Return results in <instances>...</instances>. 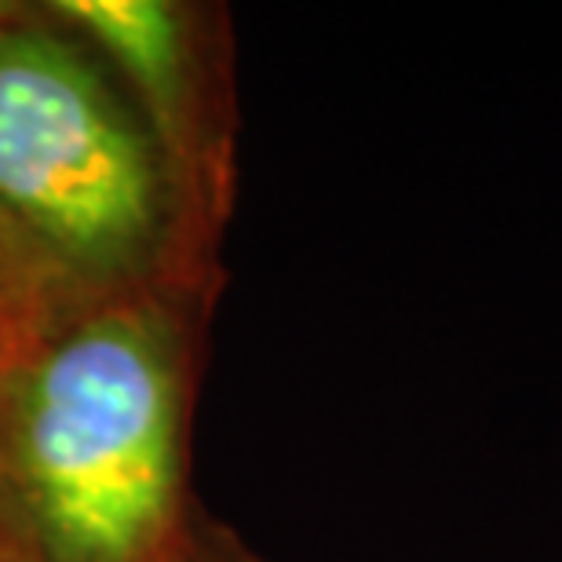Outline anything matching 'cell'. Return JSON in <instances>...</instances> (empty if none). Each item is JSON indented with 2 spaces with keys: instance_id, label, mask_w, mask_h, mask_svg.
Instances as JSON below:
<instances>
[{
  "instance_id": "2",
  "label": "cell",
  "mask_w": 562,
  "mask_h": 562,
  "mask_svg": "<svg viewBox=\"0 0 562 562\" xmlns=\"http://www.w3.org/2000/svg\"><path fill=\"white\" fill-rule=\"evenodd\" d=\"M0 220L99 292L220 296L114 70L44 4L0 0Z\"/></svg>"
},
{
  "instance_id": "5",
  "label": "cell",
  "mask_w": 562,
  "mask_h": 562,
  "mask_svg": "<svg viewBox=\"0 0 562 562\" xmlns=\"http://www.w3.org/2000/svg\"><path fill=\"white\" fill-rule=\"evenodd\" d=\"M187 559L190 562H271L267 555L256 552L234 526L212 519L205 512H198L194 526H190Z\"/></svg>"
},
{
  "instance_id": "4",
  "label": "cell",
  "mask_w": 562,
  "mask_h": 562,
  "mask_svg": "<svg viewBox=\"0 0 562 562\" xmlns=\"http://www.w3.org/2000/svg\"><path fill=\"white\" fill-rule=\"evenodd\" d=\"M95 292L0 220V391L41 336Z\"/></svg>"
},
{
  "instance_id": "1",
  "label": "cell",
  "mask_w": 562,
  "mask_h": 562,
  "mask_svg": "<svg viewBox=\"0 0 562 562\" xmlns=\"http://www.w3.org/2000/svg\"><path fill=\"white\" fill-rule=\"evenodd\" d=\"M216 296L95 292L0 391V526L33 562H172L187 552L190 413Z\"/></svg>"
},
{
  "instance_id": "7",
  "label": "cell",
  "mask_w": 562,
  "mask_h": 562,
  "mask_svg": "<svg viewBox=\"0 0 562 562\" xmlns=\"http://www.w3.org/2000/svg\"><path fill=\"white\" fill-rule=\"evenodd\" d=\"M172 562H190V559H187V552H183V555H179V559H172Z\"/></svg>"
},
{
  "instance_id": "3",
  "label": "cell",
  "mask_w": 562,
  "mask_h": 562,
  "mask_svg": "<svg viewBox=\"0 0 562 562\" xmlns=\"http://www.w3.org/2000/svg\"><path fill=\"white\" fill-rule=\"evenodd\" d=\"M99 52L157 146L198 256L223 271L238 198L234 30L198 0H44Z\"/></svg>"
},
{
  "instance_id": "6",
  "label": "cell",
  "mask_w": 562,
  "mask_h": 562,
  "mask_svg": "<svg viewBox=\"0 0 562 562\" xmlns=\"http://www.w3.org/2000/svg\"><path fill=\"white\" fill-rule=\"evenodd\" d=\"M0 562H33V555L11 537L8 526H0Z\"/></svg>"
}]
</instances>
